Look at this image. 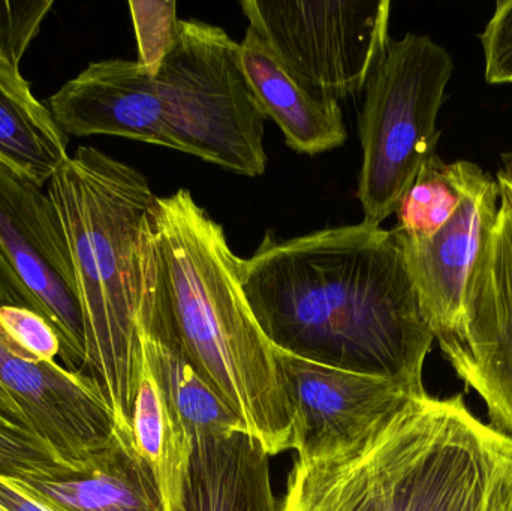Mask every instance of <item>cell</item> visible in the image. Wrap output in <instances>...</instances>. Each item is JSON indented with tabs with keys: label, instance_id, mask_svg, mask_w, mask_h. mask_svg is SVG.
Returning <instances> with one entry per match:
<instances>
[{
	"label": "cell",
	"instance_id": "obj_14",
	"mask_svg": "<svg viewBox=\"0 0 512 511\" xmlns=\"http://www.w3.org/2000/svg\"><path fill=\"white\" fill-rule=\"evenodd\" d=\"M8 479L54 511H165L152 471L119 431L83 467L54 462Z\"/></svg>",
	"mask_w": 512,
	"mask_h": 511
},
{
	"label": "cell",
	"instance_id": "obj_1",
	"mask_svg": "<svg viewBox=\"0 0 512 511\" xmlns=\"http://www.w3.org/2000/svg\"><path fill=\"white\" fill-rule=\"evenodd\" d=\"M239 269L256 321L277 350L426 390L435 335L394 230L363 221L285 240L267 231Z\"/></svg>",
	"mask_w": 512,
	"mask_h": 511
},
{
	"label": "cell",
	"instance_id": "obj_17",
	"mask_svg": "<svg viewBox=\"0 0 512 511\" xmlns=\"http://www.w3.org/2000/svg\"><path fill=\"white\" fill-rule=\"evenodd\" d=\"M68 135L20 69L0 63V161L38 186L68 161Z\"/></svg>",
	"mask_w": 512,
	"mask_h": 511
},
{
	"label": "cell",
	"instance_id": "obj_23",
	"mask_svg": "<svg viewBox=\"0 0 512 511\" xmlns=\"http://www.w3.org/2000/svg\"><path fill=\"white\" fill-rule=\"evenodd\" d=\"M480 41L487 83L512 84V0L496 3Z\"/></svg>",
	"mask_w": 512,
	"mask_h": 511
},
{
	"label": "cell",
	"instance_id": "obj_3",
	"mask_svg": "<svg viewBox=\"0 0 512 511\" xmlns=\"http://www.w3.org/2000/svg\"><path fill=\"white\" fill-rule=\"evenodd\" d=\"M180 347L270 456L294 447L291 404L276 350L240 281L224 228L189 189L156 197L150 213Z\"/></svg>",
	"mask_w": 512,
	"mask_h": 511
},
{
	"label": "cell",
	"instance_id": "obj_20",
	"mask_svg": "<svg viewBox=\"0 0 512 511\" xmlns=\"http://www.w3.org/2000/svg\"><path fill=\"white\" fill-rule=\"evenodd\" d=\"M129 9L137 38V62L156 77L179 35L177 3L174 0H132Z\"/></svg>",
	"mask_w": 512,
	"mask_h": 511
},
{
	"label": "cell",
	"instance_id": "obj_26",
	"mask_svg": "<svg viewBox=\"0 0 512 511\" xmlns=\"http://www.w3.org/2000/svg\"><path fill=\"white\" fill-rule=\"evenodd\" d=\"M496 182H498L499 192H501V200L510 206L512 212V152L502 156V164L496 174Z\"/></svg>",
	"mask_w": 512,
	"mask_h": 511
},
{
	"label": "cell",
	"instance_id": "obj_2",
	"mask_svg": "<svg viewBox=\"0 0 512 511\" xmlns=\"http://www.w3.org/2000/svg\"><path fill=\"white\" fill-rule=\"evenodd\" d=\"M277 511H512V437L463 395L424 393L355 440L297 458Z\"/></svg>",
	"mask_w": 512,
	"mask_h": 511
},
{
	"label": "cell",
	"instance_id": "obj_16",
	"mask_svg": "<svg viewBox=\"0 0 512 511\" xmlns=\"http://www.w3.org/2000/svg\"><path fill=\"white\" fill-rule=\"evenodd\" d=\"M182 511H277L270 455L248 432L194 441Z\"/></svg>",
	"mask_w": 512,
	"mask_h": 511
},
{
	"label": "cell",
	"instance_id": "obj_21",
	"mask_svg": "<svg viewBox=\"0 0 512 511\" xmlns=\"http://www.w3.org/2000/svg\"><path fill=\"white\" fill-rule=\"evenodd\" d=\"M0 335L15 353L35 362H56L60 357L53 327L30 309L0 305Z\"/></svg>",
	"mask_w": 512,
	"mask_h": 511
},
{
	"label": "cell",
	"instance_id": "obj_15",
	"mask_svg": "<svg viewBox=\"0 0 512 511\" xmlns=\"http://www.w3.org/2000/svg\"><path fill=\"white\" fill-rule=\"evenodd\" d=\"M240 54L262 114L279 126L286 146L316 156L346 143L348 131L339 102L316 98L301 87L251 27L240 42Z\"/></svg>",
	"mask_w": 512,
	"mask_h": 511
},
{
	"label": "cell",
	"instance_id": "obj_10",
	"mask_svg": "<svg viewBox=\"0 0 512 511\" xmlns=\"http://www.w3.org/2000/svg\"><path fill=\"white\" fill-rule=\"evenodd\" d=\"M0 414L66 467H83L117 435L113 411L89 377L57 362L27 359L2 335Z\"/></svg>",
	"mask_w": 512,
	"mask_h": 511
},
{
	"label": "cell",
	"instance_id": "obj_13",
	"mask_svg": "<svg viewBox=\"0 0 512 511\" xmlns=\"http://www.w3.org/2000/svg\"><path fill=\"white\" fill-rule=\"evenodd\" d=\"M47 107L66 135H113L179 150L158 86L137 60L92 62L66 81Z\"/></svg>",
	"mask_w": 512,
	"mask_h": 511
},
{
	"label": "cell",
	"instance_id": "obj_12",
	"mask_svg": "<svg viewBox=\"0 0 512 511\" xmlns=\"http://www.w3.org/2000/svg\"><path fill=\"white\" fill-rule=\"evenodd\" d=\"M499 204L496 177L475 164L462 203L432 237L408 240L394 231L436 341L459 329L466 287Z\"/></svg>",
	"mask_w": 512,
	"mask_h": 511
},
{
	"label": "cell",
	"instance_id": "obj_25",
	"mask_svg": "<svg viewBox=\"0 0 512 511\" xmlns=\"http://www.w3.org/2000/svg\"><path fill=\"white\" fill-rule=\"evenodd\" d=\"M0 509L3 511H54L15 488L6 476H0Z\"/></svg>",
	"mask_w": 512,
	"mask_h": 511
},
{
	"label": "cell",
	"instance_id": "obj_18",
	"mask_svg": "<svg viewBox=\"0 0 512 511\" xmlns=\"http://www.w3.org/2000/svg\"><path fill=\"white\" fill-rule=\"evenodd\" d=\"M131 437L135 452L155 477L165 511H182L192 440L143 354L132 407Z\"/></svg>",
	"mask_w": 512,
	"mask_h": 511
},
{
	"label": "cell",
	"instance_id": "obj_7",
	"mask_svg": "<svg viewBox=\"0 0 512 511\" xmlns=\"http://www.w3.org/2000/svg\"><path fill=\"white\" fill-rule=\"evenodd\" d=\"M240 6L286 72L328 101L363 92L391 41L388 0H243Z\"/></svg>",
	"mask_w": 512,
	"mask_h": 511
},
{
	"label": "cell",
	"instance_id": "obj_11",
	"mask_svg": "<svg viewBox=\"0 0 512 511\" xmlns=\"http://www.w3.org/2000/svg\"><path fill=\"white\" fill-rule=\"evenodd\" d=\"M276 350L291 404L298 458H313L363 435L409 399L424 395L408 384L319 365Z\"/></svg>",
	"mask_w": 512,
	"mask_h": 511
},
{
	"label": "cell",
	"instance_id": "obj_4",
	"mask_svg": "<svg viewBox=\"0 0 512 511\" xmlns=\"http://www.w3.org/2000/svg\"><path fill=\"white\" fill-rule=\"evenodd\" d=\"M74 264L89 377L131 437L141 350L137 320L143 242L156 195L149 179L95 147L81 146L48 183Z\"/></svg>",
	"mask_w": 512,
	"mask_h": 511
},
{
	"label": "cell",
	"instance_id": "obj_9",
	"mask_svg": "<svg viewBox=\"0 0 512 511\" xmlns=\"http://www.w3.org/2000/svg\"><path fill=\"white\" fill-rule=\"evenodd\" d=\"M438 342L483 399L489 425L512 437V212L504 200L469 278L459 329Z\"/></svg>",
	"mask_w": 512,
	"mask_h": 511
},
{
	"label": "cell",
	"instance_id": "obj_27",
	"mask_svg": "<svg viewBox=\"0 0 512 511\" xmlns=\"http://www.w3.org/2000/svg\"><path fill=\"white\" fill-rule=\"evenodd\" d=\"M0 511H3L2 509H0Z\"/></svg>",
	"mask_w": 512,
	"mask_h": 511
},
{
	"label": "cell",
	"instance_id": "obj_6",
	"mask_svg": "<svg viewBox=\"0 0 512 511\" xmlns=\"http://www.w3.org/2000/svg\"><path fill=\"white\" fill-rule=\"evenodd\" d=\"M155 80L180 152L240 176L265 173V116L240 44L222 27L180 20L176 44Z\"/></svg>",
	"mask_w": 512,
	"mask_h": 511
},
{
	"label": "cell",
	"instance_id": "obj_24",
	"mask_svg": "<svg viewBox=\"0 0 512 511\" xmlns=\"http://www.w3.org/2000/svg\"><path fill=\"white\" fill-rule=\"evenodd\" d=\"M54 462L38 441L0 414V476H20Z\"/></svg>",
	"mask_w": 512,
	"mask_h": 511
},
{
	"label": "cell",
	"instance_id": "obj_8",
	"mask_svg": "<svg viewBox=\"0 0 512 511\" xmlns=\"http://www.w3.org/2000/svg\"><path fill=\"white\" fill-rule=\"evenodd\" d=\"M0 305L41 315L60 341L62 366L81 372L84 323L74 264L50 194L0 161Z\"/></svg>",
	"mask_w": 512,
	"mask_h": 511
},
{
	"label": "cell",
	"instance_id": "obj_19",
	"mask_svg": "<svg viewBox=\"0 0 512 511\" xmlns=\"http://www.w3.org/2000/svg\"><path fill=\"white\" fill-rule=\"evenodd\" d=\"M474 167L469 161L447 164L438 153L427 159L394 212L393 230L408 240L432 237L462 203Z\"/></svg>",
	"mask_w": 512,
	"mask_h": 511
},
{
	"label": "cell",
	"instance_id": "obj_22",
	"mask_svg": "<svg viewBox=\"0 0 512 511\" xmlns=\"http://www.w3.org/2000/svg\"><path fill=\"white\" fill-rule=\"evenodd\" d=\"M51 8L53 0L0 2V63L18 69Z\"/></svg>",
	"mask_w": 512,
	"mask_h": 511
},
{
	"label": "cell",
	"instance_id": "obj_5",
	"mask_svg": "<svg viewBox=\"0 0 512 511\" xmlns=\"http://www.w3.org/2000/svg\"><path fill=\"white\" fill-rule=\"evenodd\" d=\"M454 72L450 53L430 36L391 39L366 84L358 122L363 162L357 197L364 222L394 215L441 140L438 116Z\"/></svg>",
	"mask_w": 512,
	"mask_h": 511
}]
</instances>
